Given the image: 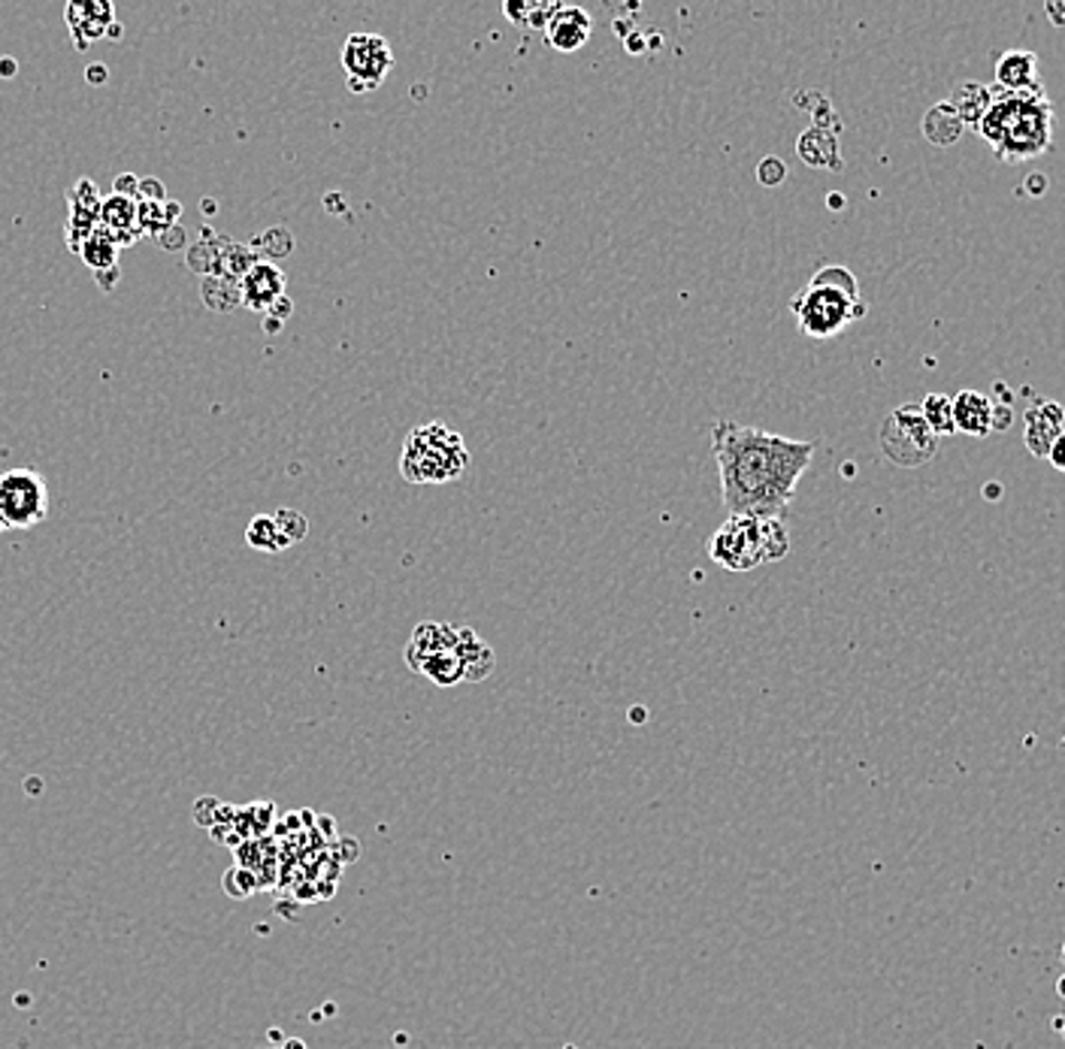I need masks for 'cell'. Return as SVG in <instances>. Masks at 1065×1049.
Here are the masks:
<instances>
[{
	"instance_id": "26",
	"label": "cell",
	"mask_w": 1065,
	"mask_h": 1049,
	"mask_svg": "<svg viewBox=\"0 0 1065 1049\" xmlns=\"http://www.w3.org/2000/svg\"><path fill=\"white\" fill-rule=\"evenodd\" d=\"M245 541H248V548L264 553H278L288 548V541L282 539L273 515H257V518H252V523L245 527Z\"/></svg>"
},
{
	"instance_id": "11",
	"label": "cell",
	"mask_w": 1065,
	"mask_h": 1049,
	"mask_svg": "<svg viewBox=\"0 0 1065 1049\" xmlns=\"http://www.w3.org/2000/svg\"><path fill=\"white\" fill-rule=\"evenodd\" d=\"M70 197V224H67V245L70 248H82V243L89 240L91 233L98 231L100 224V206H103V200H100L98 185L91 182L89 176L79 179L73 191L67 194Z\"/></svg>"
},
{
	"instance_id": "33",
	"label": "cell",
	"mask_w": 1065,
	"mask_h": 1049,
	"mask_svg": "<svg viewBox=\"0 0 1065 1049\" xmlns=\"http://www.w3.org/2000/svg\"><path fill=\"white\" fill-rule=\"evenodd\" d=\"M166 189L158 179H140V189H136V203H164Z\"/></svg>"
},
{
	"instance_id": "8",
	"label": "cell",
	"mask_w": 1065,
	"mask_h": 1049,
	"mask_svg": "<svg viewBox=\"0 0 1065 1049\" xmlns=\"http://www.w3.org/2000/svg\"><path fill=\"white\" fill-rule=\"evenodd\" d=\"M49 515V485L37 469L19 466L0 476V523L7 530H31Z\"/></svg>"
},
{
	"instance_id": "30",
	"label": "cell",
	"mask_w": 1065,
	"mask_h": 1049,
	"mask_svg": "<svg viewBox=\"0 0 1065 1049\" xmlns=\"http://www.w3.org/2000/svg\"><path fill=\"white\" fill-rule=\"evenodd\" d=\"M273 520H276L282 539L288 541V548L306 539V532H310V520H306V515H300L297 509H276Z\"/></svg>"
},
{
	"instance_id": "44",
	"label": "cell",
	"mask_w": 1065,
	"mask_h": 1049,
	"mask_svg": "<svg viewBox=\"0 0 1065 1049\" xmlns=\"http://www.w3.org/2000/svg\"><path fill=\"white\" fill-rule=\"evenodd\" d=\"M3 530H7V527H3V523H0V532H3Z\"/></svg>"
},
{
	"instance_id": "18",
	"label": "cell",
	"mask_w": 1065,
	"mask_h": 1049,
	"mask_svg": "<svg viewBox=\"0 0 1065 1049\" xmlns=\"http://www.w3.org/2000/svg\"><path fill=\"white\" fill-rule=\"evenodd\" d=\"M947 103H951V110L960 115V122H963L965 128H968V124L977 128L981 119L987 115L990 106H993V89L984 85V82H975V79H972V82H960V85H954V91H951Z\"/></svg>"
},
{
	"instance_id": "34",
	"label": "cell",
	"mask_w": 1065,
	"mask_h": 1049,
	"mask_svg": "<svg viewBox=\"0 0 1065 1049\" xmlns=\"http://www.w3.org/2000/svg\"><path fill=\"white\" fill-rule=\"evenodd\" d=\"M136 189H140V179L133 173H124V176L115 179V194H122V197L136 200Z\"/></svg>"
},
{
	"instance_id": "17",
	"label": "cell",
	"mask_w": 1065,
	"mask_h": 1049,
	"mask_svg": "<svg viewBox=\"0 0 1065 1049\" xmlns=\"http://www.w3.org/2000/svg\"><path fill=\"white\" fill-rule=\"evenodd\" d=\"M956 432L984 439L993 432V399L977 390H960L954 397Z\"/></svg>"
},
{
	"instance_id": "43",
	"label": "cell",
	"mask_w": 1065,
	"mask_h": 1049,
	"mask_svg": "<svg viewBox=\"0 0 1065 1049\" xmlns=\"http://www.w3.org/2000/svg\"><path fill=\"white\" fill-rule=\"evenodd\" d=\"M1059 992L1065 995V977H1063V980H1059Z\"/></svg>"
},
{
	"instance_id": "32",
	"label": "cell",
	"mask_w": 1065,
	"mask_h": 1049,
	"mask_svg": "<svg viewBox=\"0 0 1065 1049\" xmlns=\"http://www.w3.org/2000/svg\"><path fill=\"white\" fill-rule=\"evenodd\" d=\"M161 248H170V252H179V248H185L189 245V233L182 231V224H173V227H166L158 236H152Z\"/></svg>"
},
{
	"instance_id": "31",
	"label": "cell",
	"mask_w": 1065,
	"mask_h": 1049,
	"mask_svg": "<svg viewBox=\"0 0 1065 1049\" xmlns=\"http://www.w3.org/2000/svg\"><path fill=\"white\" fill-rule=\"evenodd\" d=\"M757 179H760V185H765V189H778V185L788 179V164H784L781 157H763V161L757 164Z\"/></svg>"
},
{
	"instance_id": "42",
	"label": "cell",
	"mask_w": 1065,
	"mask_h": 1049,
	"mask_svg": "<svg viewBox=\"0 0 1065 1049\" xmlns=\"http://www.w3.org/2000/svg\"><path fill=\"white\" fill-rule=\"evenodd\" d=\"M106 37H110V40H119V37H122V28H119V22H112L110 28H106Z\"/></svg>"
},
{
	"instance_id": "6",
	"label": "cell",
	"mask_w": 1065,
	"mask_h": 1049,
	"mask_svg": "<svg viewBox=\"0 0 1065 1049\" xmlns=\"http://www.w3.org/2000/svg\"><path fill=\"white\" fill-rule=\"evenodd\" d=\"M406 663L412 672L430 678L436 686H457L466 681L464 656L457 644V627L424 620L406 644Z\"/></svg>"
},
{
	"instance_id": "5",
	"label": "cell",
	"mask_w": 1065,
	"mask_h": 1049,
	"mask_svg": "<svg viewBox=\"0 0 1065 1049\" xmlns=\"http://www.w3.org/2000/svg\"><path fill=\"white\" fill-rule=\"evenodd\" d=\"M466 466H469V451H466L464 436L433 420L415 427L406 436L399 476L409 485H448L464 476Z\"/></svg>"
},
{
	"instance_id": "14",
	"label": "cell",
	"mask_w": 1065,
	"mask_h": 1049,
	"mask_svg": "<svg viewBox=\"0 0 1065 1049\" xmlns=\"http://www.w3.org/2000/svg\"><path fill=\"white\" fill-rule=\"evenodd\" d=\"M112 22H115V19H112V3H106V0L67 3V24H70V37H73L79 52H85L91 40L106 37V28H110Z\"/></svg>"
},
{
	"instance_id": "40",
	"label": "cell",
	"mask_w": 1065,
	"mask_h": 1049,
	"mask_svg": "<svg viewBox=\"0 0 1065 1049\" xmlns=\"http://www.w3.org/2000/svg\"><path fill=\"white\" fill-rule=\"evenodd\" d=\"M278 330H282V320L264 315V333H278Z\"/></svg>"
},
{
	"instance_id": "35",
	"label": "cell",
	"mask_w": 1065,
	"mask_h": 1049,
	"mask_svg": "<svg viewBox=\"0 0 1065 1049\" xmlns=\"http://www.w3.org/2000/svg\"><path fill=\"white\" fill-rule=\"evenodd\" d=\"M1047 460L1054 464V469L1065 472V432L1059 436V439H1056L1054 445H1051V451H1047Z\"/></svg>"
},
{
	"instance_id": "12",
	"label": "cell",
	"mask_w": 1065,
	"mask_h": 1049,
	"mask_svg": "<svg viewBox=\"0 0 1065 1049\" xmlns=\"http://www.w3.org/2000/svg\"><path fill=\"white\" fill-rule=\"evenodd\" d=\"M1023 420H1026L1023 442L1032 451V457H1047L1051 445L1065 432V409L1059 403L1035 399V406H1030Z\"/></svg>"
},
{
	"instance_id": "15",
	"label": "cell",
	"mask_w": 1065,
	"mask_h": 1049,
	"mask_svg": "<svg viewBox=\"0 0 1065 1049\" xmlns=\"http://www.w3.org/2000/svg\"><path fill=\"white\" fill-rule=\"evenodd\" d=\"M100 227L110 233L115 245H133L140 236H145L140 227V210H136V200L122 197V194H112L103 200L100 206Z\"/></svg>"
},
{
	"instance_id": "2",
	"label": "cell",
	"mask_w": 1065,
	"mask_h": 1049,
	"mask_svg": "<svg viewBox=\"0 0 1065 1049\" xmlns=\"http://www.w3.org/2000/svg\"><path fill=\"white\" fill-rule=\"evenodd\" d=\"M998 161L1023 164L1044 155L1054 140V103L1044 85L1030 91H1002L993 85V106L975 128Z\"/></svg>"
},
{
	"instance_id": "37",
	"label": "cell",
	"mask_w": 1065,
	"mask_h": 1049,
	"mask_svg": "<svg viewBox=\"0 0 1065 1049\" xmlns=\"http://www.w3.org/2000/svg\"><path fill=\"white\" fill-rule=\"evenodd\" d=\"M85 79H89L91 85H103V82H106V67L91 64L89 70H85Z\"/></svg>"
},
{
	"instance_id": "3",
	"label": "cell",
	"mask_w": 1065,
	"mask_h": 1049,
	"mask_svg": "<svg viewBox=\"0 0 1065 1049\" xmlns=\"http://www.w3.org/2000/svg\"><path fill=\"white\" fill-rule=\"evenodd\" d=\"M797 327L809 339H830L848 324L865 318L869 306L860 297L856 276L842 264L821 266L797 297L790 299Z\"/></svg>"
},
{
	"instance_id": "38",
	"label": "cell",
	"mask_w": 1065,
	"mask_h": 1049,
	"mask_svg": "<svg viewBox=\"0 0 1065 1049\" xmlns=\"http://www.w3.org/2000/svg\"><path fill=\"white\" fill-rule=\"evenodd\" d=\"M1047 16H1051V22L1059 24V28H1065V3H1063V0H1059V3H1047Z\"/></svg>"
},
{
	"instance_id": "20",
	"label": "cell",
	"mask_w": 1065,
	"mask_h": 1049,
	"mask_svg": "<svg viewBox=\"0 0 1065 1049\" xmlns=\"http://www.w3.org/2000/svg\"><path fill=\"white\" fill-rule=\"evenodd\" d=\"M457 644H460V656H464L466 681H469V684L485 681V678L494 672V665H497L494 651H490L488 644L478 639V632L469 630V627H457Z\"/></svg>"
},
{
	"instance_id": "28",
	"label": "cell",
	"mask_w": 1065,
	"mask_h": 1049,
	"mask_svg": "<svg viewBox=\"0 0 1065 1049\" xmlns=\"http://www.w3.org/2000/svg\"><path fill=\"white\" fill-rule=\"evenodd\" d=\"M923 420L930 424V430L935 436H951L956 432L954 424V399L944 397V394H930V397L921 403Z\"/></svg>"
},
{
	"instance_id": "39",
	"label": "cell",
	"mask_w": 1065,
	"mask_h": 1049,
	"mask_svg": "<svg viewBox=\"0 0 1065 1049\" xmlns=\"http://www.w3.org/2000/svg\"><path fill=\"white\" fill-rule=\"evenodd\" d=\"M16 70H19V67H16L12 58H0V79H12L16 77Z\"/></svg>"
},
{
	"instance_id": "23",
	"label": "cell",
	"mask_w": 1065,
	"mask_h": 1049,
	"mask_svg": "<svg viewBox=\"0 0 1065 1049\" xmlns=\"http://www.w3.org/2000/svg\"><path fill=\"white\" fill-rule=\"evenodd\" d=\"M200 299L210 312L227 315V312L243 306V291H240V282L227 276H206L200 285Z\"/></svg>"
},
{
	"instance_id": "1",
	"label": "cell",
	"mask_w": 1065,
	"mask_h": 1049,
	"mask_svg": "<svg viewBox=\"0 0 1065 1049\" xmlns=\"http://www.w3.org/2000/svg\"><path fill=\"white\" fill-rule=\"evenodd\" d=\"M711 454L730 518L784 520L799 478L814 457V442L718 420L711 427Z\"/></svg>"
},
{
	"instance_id": "19",
	"label": "cell",
	"mask_w": 1065,
	"mask_h": 1049,
	"mask_svg": "<svg viewBox=\"0 0 1065 1049\" xmlns=\"http://www.w3.org/2000/svg\"><path fill=\"white\" fill-rule=\"evenodd\" d=\"M799 157L809 166H826V170H842V152H839V140L835 133L821 131V128H809V131L799 136L797 143Z\"/></svg>"
},
{
	"instance_id": "16",
	"label": "cell",
	"mask_w": 1065,
	"mask_h": 1049,
	"mask_svg": "<svg viewBox=\"0 0 1065 1049\" xmlns=\"http://www.w3.org/2000/svg\"><path fill=\"white\" fill-rule=\"evenodd\" d=\"M1038 55L1030 49H1008L996 61V89L1002 91H1030L1038 89Z\"/></svg>"
},
{
	"instance_id": "13",
	"label": "cell",
	"mask_w": 1065,
	"mask_h": 1049,
	"mask_svg": "<svg viewBox=\"0 0 1065 1049\" xmlns=\"http://www.w3.org/2000/svg\"><path fill=\"white\" fill-rule=\"evenodd\" d=\"M590 31H594V22H590L588 10L560 3V10L551 16V22L545 28V40H548L551 49L569 55V52H578L581 45L588 43Z\"/></svg>"
},
{
	"instance_id": "41",
	"label": "cell",
	"mask_w": 1065,
	"mask_h": 1049,
	"mask_svg": "<svg viewBox=\"0 0 1065 1049\" xmlns=\"http://www.w3.org/2000/svg\"><path fill=\"white\" fill-rule=\"evenodd\" d=\"M1023 189H1044V179L1042 176H1030L1026 179V182H1023Z\"/></svg>"
},
{
	"instance_id": "9",
	"label": "cell",
	"mask_w": 1065,
	"mask_h": 1049,
	"mask_svg": "<svg viewBox=\"0 0 1065 1049\" xmlns=\"http://www.w3.org/2000/svg\"><path fill=\"white\" fill-rule=\"evenodd\" d=\"M343 70L345 85L355 94H369L376 91L394 67V52L390 43L378 33H352L343 43Z\"/></svg>"
},
{
	"instance_id": "29",
	"label": "cell",
	"mask_w": 1065,
	"mask_h": 1049,
	"mask_svg": "<svg viewBox=\"0 0 1065 1049\" xmlns=\"http://www.w3.org/2000/svg\"><path fill=\"white\" fill-rule=\"evenodd\" d=\"M261 257L255 255V248L248 243H227L222 252V261H219V273L215 276H227L233 282H240V278L257 264Z\"/></svg>"
},
{
	"instance_id": "27",
	"label": "cell",
	"mask_w": 1065,
	"mask_h": 1049,
	"mask_svg": "<svg viewBox=\"0 0 1065 1049\" xmlns=\"http://www.w3.org/2000/svg\"><path fill=\"white\" fill-rule=\"evenodd\" d=\"M248 245L255 248V255L261 257V261L276 264V261H282V257H288L291 252H294V236H291L288 227H270V231L257 233Z\"/></svg>"
},
{
	"instance_id": "7",
	"label": "cell",
	"mask_w": 1065,
	"mask_h": 1049,
	"mask_svg": "<svg viewBox=\"0 0 1065 1049\" xmlns=\"http://www.w3.org/2000/svg\"><path fill=\"white\" fill-rule=\"evenodd\" d=\"M881 451L890 464L899 469H917L926 466L939 451V436L923 420L921 406H899L884 418L878 432Z\"/></svg>"
},
{
	"instance_id": "10",
	"label": "cell",
	"mask_w": 1065,
	"mask_h": 1049,
	"mask_svg": "<svg viewBox=\"0 0 1065 1049\" xmlns=\"http://www.w3.org/2000/svg\"><path fill=\"white\" fill-rule=\"evenodd\" d=\"M285 287H288V278L285 273L278 269L276 264H270V261H257L243 278H240V291H243V306L252 312H266L276 306L278 299L285 297Z\"/></svg>"
},
{
	"instance_id": "21",
	"label": "cell",
	"mask_w": 1065,
	"mask_h": 1049,
	"mask_svg": "<svg viewBox=\"0 0 1065 1049\" xmlns=\"http://www.w3.org/2000/svg\"><path fill=\"white\" fill-rule=\"evenodd\" d=\"M965 124L960 122V115L951 110V103L942 100V103H935L926 115H923V136L930 140L932 145H939V149H947V145H954L960 136H963Z\"/></svg>"
},
{
	"instance_id": "24",
	"label": "cell",
	"mask_w": 1065,
	"mask_h": 1049,
	"mask_svg": "<svg viewBox=\"0 0 1065 1049\" xmlns=\"http://www.w3.org/2000/svg\"><path fill=\"white\" fill-rule=\"evenodd\" d=\"M557 10H560V3H551V0H539V3L536 0H506L503 3L506 19L521 24V28H530V31H545Z\"/></svg>"
},
{
	"instance_id": "36",
	"label": "cell",
	"mask_w": 1065,
	"mask_h": 1049,
	"mask_svg": "<svg viewBox=\"0 0 1065 1049\" xmlns=\"http://www.w3.org/2000/svg\"><path fill=\"white\" fill-rule=\"evenodd\" d=\"M291 312H294V299H291L288 294H285V297L278 299L276 306H273V309L266 312V315H270V318H276V320H282V324H285V320L291 318Z\"/></svg>"
},
{
	"instance_id": "25",
	"label": "cell",
	"mask_w": 1065,
	"mask_h": 1049,
	"mask_svg": "<svg viewBox=\"0 0 1065 1049\" xmlns=\"http://www.w3.org/2000/svg\"><path fill=\"white\" fill-rule=\"evenodd\" d=\"M79 255H82V261L91 266V273H94V276H98V273L119 269V245H115V240H112L110 233L103 231L100 224H98V231L91 233L89 240L82 243Z\"/></svg>"
},
{
	"instance_id": "4",
	"label": "cell",
	"mask_w": 1065,
	"mask_h": 1049,
	"mask_svg": "<svg viewBox=\"0 0 1065 1049\" xmlns=\"http://www.w3.org/2000/svg\"><path fill=\"white\" fill-rule=\"evenodd\" d=\"M790 553L784 520L727 518L709 541V557L727 572H751L763 563H778Z\"/></svg>"
},
{
	"instance_id": "22",
	"label": "cell",
	"mask_w": 1065,
	"mask_h": 1049,
	"mask_svg": "<svg viewBox=\"0 0 1065 1049\" xmlns=\"http://www.w3.org/2000/svg\"><path fill=\"white\" fill-rule=\"evenodd\" d=\"M231 243L227 236H215L212 227L206 224L203 227V236H200L197 243L189 245V255H185V266H189L191 273H200V276H215L219 273V261H222L224 245Z\"/></svg>"
}]
</instances>
